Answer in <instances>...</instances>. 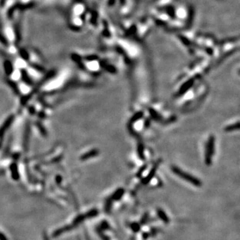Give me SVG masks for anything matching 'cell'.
<instances>
[{
  "label": "cell",
  "mask_w": 240,
  "mask_h": 240,
  "mask_svg": "<svg viewBox=\"0 0 240 240\" xmlns=\"http://www.w3.org/2000/svg\"><path fill=\"white\" fill-rule=\"evenodd\" d=\"M239 129V122L238 121V122L235 123V124L227 125V127H225V131H227V132H230V131L238 130Z\"/></svg>",
  "instance_id": "obj_9"
},
{
  "label": "cell",
  "mask_w": 240,
  "mask_h": 240,
  "mask_svg": "<svg viewBox=\"0 0 240 240\" xmlns=\"http://www.w3.org/2000/svg\"><path fill=\"white\" fill-rule=\"evenodd\" d=\"M216 139L213 136H211L207 139L205 145V162L207 166H210L212 161V157L215 152Z\"/></svg>",
  "instance_id": "obj_2"
},
{
  "label": "cell",
  "mask_w": 240,
  "mask_h": 240,
  "mask_svg": "<svg viewBox=\"0 0 240 240\" xmlns=\"http://www.w3.org/2000/svg\"><path fill=\"white\" fill-rule=\"evenodd\" d=\"M146 168H147V165H144V166H142L141 168H140L138 171V172L137 173V177H138V178H139V177H141L143 172H144V171L146 170Z\"/></svg>",
  "instance_id": "obj_11"
},
{
  "label": "cell",
  "mask_w": 240,
  "mask_h": 240,
  "mask_svg": "<svg viewBox=\"0 0 240 240\" xmlns=\"http://www.w3.org/2000/svg\"><path fill=\"white\" fill-rule=\"evenodd\" d=\"M157 213H158V216L159 218L161 219L163 221L164 223H168L170 221L169 218H168L167 216L166 215V213H165L164 211L162 210H158V211H157Z\"/></svg>",
  "instance_id": "obj_7"
},
{
  "label": "cell",
  "mask_w": 240,
  "mask_h": 240,
  "mask_svg": "<svg viewBox=\"0 0 240 240\" xmlns=\"http://www.w3.org/2000/svg\"><path fill=\"white\" fill-rule=\"evenodd\" d=\"M150 125V119H147V120H146V121H145V126L147 127L149 126Z\"/></svg>",
  "instance_id": "obj_12"
},
{
  "label": "cell",
  "mask_w": 240,
  "mask_h": 240,
  "mask_svg": "<svg viewBox=\"0 0 240 240\" xmlns=\"http://www.w3.org/2000/svg\"><path fill=\"white\" fill-rule=\"evenodd\" d=\"M143 116H144V113L142 111H138L131 118L130 123L131 124H133V123L138 121V120L141 119L143 118Z\"/></svg>",
  "instance_id": "obj_8"
},
{
  "label": "cell",
  "mask_w": 240,
  "mask_h": 240,
  "mask_svg": "<svg viewBox=\"0 0 240 240\" xmlns=\"http://www.w3.org/2000/svg\"><path fill=\"white\" fill-rule=\"evenodd\" d=\"M191 85H192V84H191V82H189V83H187V84H186L185 85H184V86H183L181 88V90H180L179 93L180 94L185 93L188 90H189V88L191 87Z\"/></svg>",
  "instance_id": "obj_10"
},
{
  "label": "cell",
  "mask_w": 240,
  "mask_h": 240,
  "mask_svg": "<svg viewBox=\"0 0 240 240\" xmlns=\"http://www.w3.org/2000/svg\"><path fill=\"white\" fill-rule=\"evenodd\" d=\"M159 163H160V161L157 162L156 164L154 165L153 167L151 168V170L150 171V173L147 174V176L145 177V178L143 179V180H142V184H143L146 185L147 184H149V183L151 181V180L153 178V177L155 176L157 170H158V168Z\"/></svg>",
  "instance_id": "obj_3"
},
{
  "label": "cell",
  "mask_w": 240,
  "mask_h": 240,
  "mask_svg": "<svg viewBox=\"0 0 240 240\" xmlns=\"http://www.w3.org/2000/svg\"><path fill=\"white\" fill-rule=\"evenodd\" d=\"M125 191L123 188H119V189L117 190L115 193L113 194L112 197H111V200H115V201H118V200L121 199V198L123 197Z\"/></svg>",
  "instance_id": "obj_4"
},
{
  "label": "cell",
  "mask_w": 240,
  "mask_h": 240,
  "mask_svg": "<svg viewBox=\"0 0 240 240\" xmlns=\"http://www.w3.org/2000/svg\"><path fill=\"white\" fill-rule=\"evenodd\" d=\"M149 110V112H150V116L151 117V118L155 120V121H161V120L162 119L161 116L160 115V114L156 110H155L153 109V108H151V107L149 108V110Z\"/></svg>",
  "instance_id": "obj_5"
},
{
  "label": "cell",
  "mask_w": 240,
  "mask_h": 240,
  "mask_svg": "<svg viewBox=\"0 0 240 240\" xmlns=\"http://www.w3.org/2000/svg\"><path fill=\"white\" fill-rule=\"evenodd\" d=\"M137 152H138V155L139 158L141 160L145 159V153H144V145L142 144H139L138 145V148H137Z\"/></svg>",
  "instance_id": "obj_6"
},
{
  "label": "cell",
  "mask_w": 240,
  "mask_h": 240,
  "mask_svg": "<svg viewBox=\"0 0 240 240\" xmlns=\"http://www.w3.org/2000/svg\"><path fill=\"white\" fill-rule=\"evenodd\" d=\"M171 170L173 172L178 176L179 178L185 180V181L190 183L191 184H193L196 187H200L201 186L202 183L200 180L194 177L193 176L191 175V174L188 173L187 172H185L184 170L180 169L179 167L177 166H172L171 167Z\"/></svg>",
  "instance_id": "obj_1"
}]
</instances>
